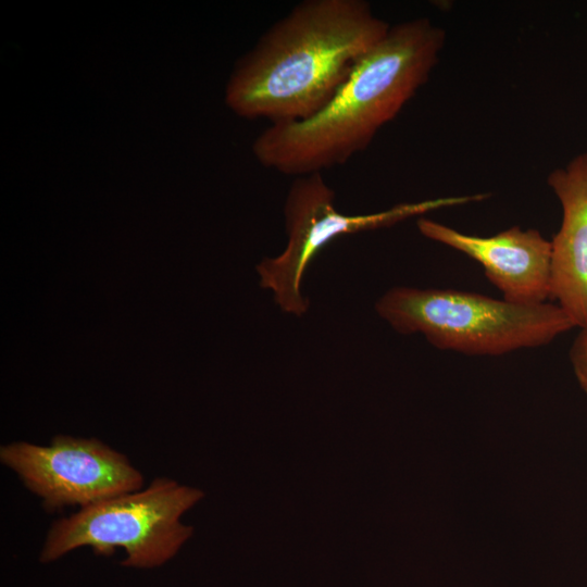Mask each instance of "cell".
<instances>
[{
    "instance_id": "6da1fadb",
    "label": "cell",
    "mask_w": 587,
    "mask_h": 587,
    "mask_svg": "<svg viewBox=\"0 0 587 587\" xmlns=\"http://www.w3.org/2000/svg\"><path fill=\"white\" fill-rule=\"evenodd\" d=\"M389 28L364 0H303L237 62L226 104L270 124L304 121L332 100Z\"/></svg>"
},
{
    "instance_id": "7a4b0ae2",
    "label": "cell",
    "mask_w": 587,
    "mask_h": 587,
    "mask_svg": "<svg viewBox=\"0 0 587 587\" xmlns=\"http://www.w3.org/2000/svg\"><path fill=\"white\" fill-rule=\"evenodd\" d=\"M444 42V30L427 18L390 26L320 112L304 121L270 124L252 145L254 157L296 177L345 164L426 83Z\"/></svg>"
},
{
    "instance_id": "3957f363",
    "label": "cell",
    "mask_w": 587,
    "mask_h": 587,
    "mask_svg": "<svg viewBox=\"0 0 587 587\" xmlns=\"http://www.w3.org/2000/svg\"><path fill=\"white\" fill-rule=\"evenodd\" d=\"M375 308L397 332L421 333L438 349L467 355L542 347L575 327L554 303L519 304L454 289L395 287Z\"/></svg>"
},
{
    "instance_id": "277c9868",
    "label": "cell",
    "mask_w": 587,
    "mask_h": 587,
    "mask_svg": "<svg viewBox=\"0 0 587 587\" xmlns=\"http://www.w3.org/2000/svg\"><path fill=\"white\" fill-rule=\"evenodd\" d=\"M203 494L177 482L157 477L145 489L113 497L54 522L40 553L41 562L54 561L79 547L110 557L123 548L122 565L149 569L175 555L192 528L180 516Z\"/></svg>"
},
{
    "instance_id": "5b68a950",
    "label": "cell",
    "mask_w": 587,
    "mask_h": 587,
    "mask_svg": "<svg viewBox=\"0 0 587 587\" xmlns=\"http://www.w3.org/2000/svg\"><path fill=\"white\" fill-rule=\"evenodd\" d=\"M334 199L335 192L322 173L298 176L289 188L284 207L287 246L279 255L265 258L257 266L260 286L273 292L275 302L286 313L300 316L307 312L309 301L301 290L304 272L321 249L336 237L387 227L425 212L484 197L474 195L401 203L361 215L339 212Z\"/></svg>"
},
{
    "instance_id": "8992f818",
    "label": "cell",
    "mask_w": 587,
    "mask_h": 587,
    "mask_svg": "<svg viewBox=\"0 0 587 587\" xmlns=\"http://www.w3.org/2000/svg\"><path fill=\"white\" fill-rule=\"evenodd\" d=\"M0 460L49 512L138 491L143 482L124 454L96 438L58 435L47 447L12 442L1 446Z\"/></svg>"
},
{
    "instance_id": "52a82bcc",
    "label": "cell",
    "mask_w": 587,
    "mask_h": 587,
    "mask_svg": "<svg viewBox=\"0 0 587 587\" xmlns=\"http://www.w3.org/2000/svg\"><path fill=\"white\" fill-rule=\"evenodd\" d=\"M416 225L426 238L479 263L504 300L539 304L551 297V241L539 230L513 226L494 236L480 237L425 217L419 218Z\"/></svg>"
},
{
    "instance_id": "ba28073f",
    "label": "cell",
    "mask_w": 587,
    "mask_h": 587,
    "mask_svg": "<svg viewBox=\"0 0 587 587\" xmlns=\"http://www.w3.org/2000/svg\"><path fill=\"white\" fill-rule=\"evenodd\" d=\"M562 208L551 240V299L575 327L587 328V151L548 176Z\"/></svg>"
},
{
    "instance_id": "9c48e42d",
    "label": "cell",
    "mask_w": 587,
    "mask_h": 587,
    "mask_svg": "<svg viewBox=\"0 0 587 587\" xmlns=\"http://www.w3.org/2000/svg\"><path fill=\"white\" fill-rule=\"evenodd\" d=\"M570 360L579 387L587 394V328L580 329L573 341Z\"/></svg>"
}]
</instances>
